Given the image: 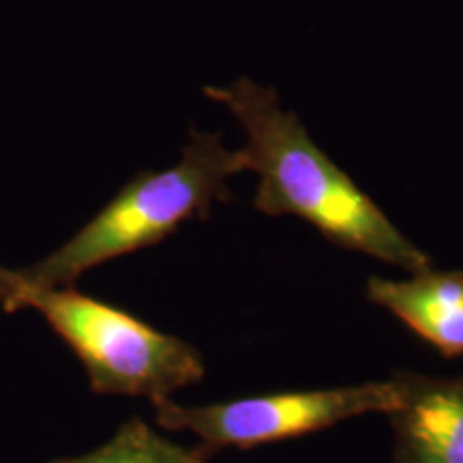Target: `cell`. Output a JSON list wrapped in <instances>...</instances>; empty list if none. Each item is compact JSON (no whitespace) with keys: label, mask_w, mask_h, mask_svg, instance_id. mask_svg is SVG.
Instances as JSON below:
<instances>
[{"label":"cell","mask_w":463,"mask_h":463,"mask_svg":"<svg viewBox=\"0 0 463 463\" xmlns=\"http://www.w3.org/2000/svg\"><path fill=\"white\" fill-rule=\"evenodd\" d=\"M247 131L245 170L260 174L253 206L270 217L294 215L333 245L364 253L414 275L431 258L399 232L382 208L328 159L297 114L283 112L273 89L242 78L225 89L208 86Z\"/></svg>","instance_id":"6da1fadb"},{"label":"cell","mask_w":463,"mask_h":463,"mask_svg":"<svg viewBox=\"0 0 463 463\" xmlns=\"http://www.w3.org/2000/svg\"><path fill=\"white\" fill-rule=\"evenodd\" d=\"M245 170L241 150L219 133L194 131L176 165L140 172L56 251L26 269L42 286H73L109 260L159 245L191 219H206L217 202L232 200L228 178Z\"/></svg>","instance_id":"7a4b0ae2"},{"label":"cell","mask_w":463,"mask_h":463,"mask_svg":"<svg viewBox=\"0 0 463 463\" xmlns=\"http://www.w3.org/2000/svg\"><path fill=\"white\" fill-rule=\"evenodd\" d=\"M0 307L34 311L84 364L97 395L170 397L204 378V358L187 341L71 286H42L0 264Z\"/></svg>","instance_id":"3957f363"},{"label":"cell","mask_w":463,"mask_h":463,"mask_svg":"<svg viewBox=\"0 0 463 463\" xmlns=\"http://www.w3.org/2000/svg\"><path fill=\"white\" fill-rule=\"evenodd\" d=\"M399 378L320 391L270 392L211 405H183L157 399L155 420L164 430L191 431L215 453L219 449H256L300 438L354 416L386 412L399 403Z\"/></svg>","instance_id":"277c9868"},{"label":"cell","mask_w":463,"mask_h":463,"mask_svg":"<svg viewBox=\"0 0 463 463\" xmlns=\"http://www.w3.org/2000/svg\"><path fill=\"white\" fill-rule=\"evenodd\" d=\"M395 463H463V378L399 373Z\"/></svg>","instance_id":"5b68a950"},{"label":"cell","mask_w":463,"mask_h":463,"mask_svg":"<svg viewBox=\"0 0 463 463\" xmlns=\"http://www.w3.org/2000/svg\"><path fill=\"white\" fill-rule=\"evenodd\" d=\"M367 298L391 311L442 356L463 354V273L427 269L399 281L373 277L367 283Z\"/></svg>","instance_id":"8992f818"},{"label":"cell","mask_w":463,"mask_h":463,"mask_svg":"<svg viewBox=\"0 0 463 463\" xmlns=\"http://www.w3.org/2000/svg\"><path fill=\"white\" fill-rule=\"evenodd\" d=\"M213 450L198 444L184 449L140 419L127 420L99 449L86 455L62 457L50 463H206Z\"/></svg>","instance_id":"52a82bcc"}]
</instances>
